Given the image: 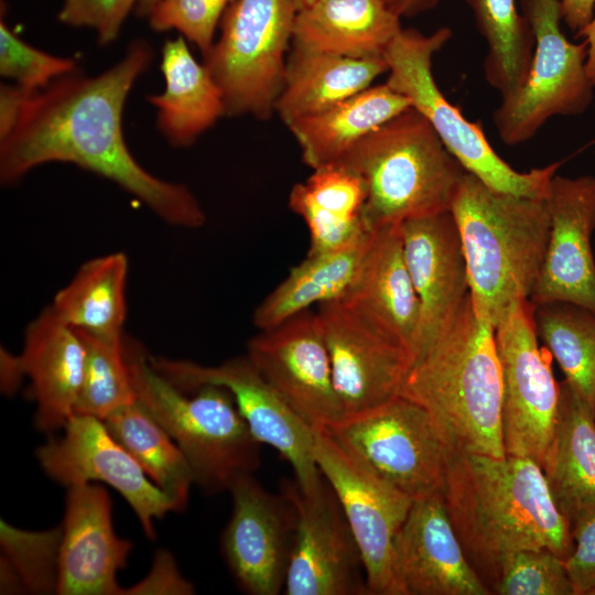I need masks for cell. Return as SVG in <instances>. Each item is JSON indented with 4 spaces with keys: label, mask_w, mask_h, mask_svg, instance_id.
Wrapping results in <instances>:
<instances>
[{
    "label": "cell",
    "mask_w": 595,
    "mask_h": 595,
    "mask_svg": "<svg viewBox=\"0 0 595 595\" xmlns=\"http://www.w3.org/2000/svg\"><path fill=\"white\" fill-rule=\"evenodd\" d=\"M543 473L572 530L595 510V409L565 381L560 383L555 434Z\"/></svg>",
    "instance_id": "25"
},
{
    "label": "cell",
    "mask_w": 595,
    "mask_h": 595,
    "mask_svg": "<svg viewBox=\"0 0 595 595\" xmlns=\"http://www.w3.org/2000/svg\"><path fill=\"white\" fill-rule=\"evenodd\" d=\"M137 0H64L58 13L62 23L89 26L97 32L98 42H113Z\"/></svg>",
    "instance_id": "40"
},
{
    "label": "cell",
    "mask_w": 595,
    "mask_h": 595,
    "mask_svg": "<svg viewBox=\"0 0 595 595\" xmlns=\"http://www.w3.org/2000/svg\"><path fill=\"white\" fill-rule=\"evenodd\" d=\"M405 262L420 316L414 361L443 333L469 294L466 261L451 212L413 218L400 225Z\"/></svg>",
    "instance_id": "20"
},
{
    "label": "cell",
    "mask_w": 595,
    "mask_h": 595,
    "mask_svg": "<svg viewBox=\"0 0 595 595\" xmlns=\"http://www.w3.org/2000/svg\"><path fill=\"white\" fill-rule=\"evenodd\" d=\"M247 357L286 404L314 430L344 418L316 313L306 310L260 332Z\"/></svg>",
    "instance_id": "17"
},
{
    "label": "cell",
    "mask_w": 595,
    "mask_h": 595,
    "mask_svg": "<svg viewBox=\"0 0 595 595\" xmlns=\"http://www.w3.org/2000/svg\"><path fill=\"white\" fill-rule=\"evenodd\" d=\"M325 430L355 461L413 499L443 493L454 452L432 414L398 396Z\"/></svg>",
    "instance_id": "9"
},
{
    "label": "cell",
    "mask_w": 595,
    "mask_h": 595,
    "mask_svg": "<svg viewBox=\"0 0 595 595\" xmlns=\"http://www.w3.org/2000/svg\"><path fill=\"white\" fill-rule=\"evenodd\" d=\"M160 66L165 89L147 100L158 109L156 126L167 142L188 147L225 116L221 90L182 36L165 41Z\"/></svg>",
    "instance_id": "29"
},
{
    "label": "cell",
    "mask_w": 595,
    "mask_h": 595,
    "mask_svg": "<svg viewBox=\"0 0 595 595\" xmlns=\"http://www.w3.org/2000/svg\"><path fill=\"white\" fill-rule=\"evenodd\" d=\"M365 201L363 178L340 163L314 169L306 181L296 183L289 207L307 226V255L340 250L369 235L361 216Z\"/></svg>",
    "instance_id": "28"
},
{
    "label": "cell",
    "mask_w": 595,
    "mask_h": 595,
    "mask_svg": "<svg viewBox=\"0 0 595 595\" xmlns=\"http://www.w3.org/2000/svg\"><path fill=\"white\" fill-rule=\"evenodd\" d=\"M401 29L383 0H318L296 12L291 45L354 58L383 56Z\"/></svg>",
    "instance_id": "26"
},
{
    "label": "cell",
    "mask_w": 595,
    "mask_h": 595,
    "mask_svg": "<svg viewBox=\"0 0 595 595\" xmlns=\"http://www.w3.org/2000/svg\"><path fill=\"white\" fill-rule=\"evenodd\" d=\"M502 374V440L506 454L545 467L555 434L560 383L551 355L539 347L530 301L508 311L495 326Z\"/></svg>",
    "instance_id": "11"
},
{
    "label": "cell",
    "mask_w": 595,
    "mask_h": 595,
    "mask_svg": "<svg viewBox=\"0 0 595 595\" xmlns=\"http://www.w3.org/2000/svg\"><path fill=\"white\" fill-rule=\"evenodd\" d=\"M538 336L565 382L595 409V312L570 302L532 304Z\"/></svg>",
    "instance_id": "35"
},
{
    "label": "cell",
    "mask_w": 595,
    "mask_h": 595,
    "mask_svg": "<svg viewBox=\"0 0 595 595\" xmlns=\"http://www.w3.org/2000/svg\"><path fill=\"white\" fill-rule=\"evenodd\" d=\"M451 213L472 302L495 327L513 306L530 301L548 246V201L497 192L466 172Z\"/></svg>",
    "instance_id": "4"
},
{
    "label": "cell",
    "mask_w": 595,
    "mask_h": 595,
    "mask_svg": "<svg viewBox=\"0 0 595 595\" xmlns=\"http://www.w3.org/2000/svg\"><path fill=\"white\" fill-rule=\"evenodd\" d=\"M85 350L76 331L50 305L26 327L22 354L14 357L21 377L31 380L35 425L51 433L75 414Z\"/></svg>",
    "instance_id": "23"
},
{
    "label": "cell",
    "mask_w": 595,
    "mask_h": 595,
    "mask_svg": "<svg viewBox=\"0 0 595 595\" xmlns=\"http://www.w3.org/2000/svg\"><path fill=\"white\" fill-rule=\"evenodd\" d=\"M497 595H575L565 560L547 548L526 549L502 567Z\"/></svg>",
    "instance_id": "37"
},
{
    "label": "cell",
    "mask_w": 595,
    "mask_h": 595,
    "mask_svg": "<svg viewBox=\"0 0 595 595\" xmlns=\"http://www.w3.org/2000/svg\"><path fill=\"white\" fill-rule=\"evenodd\" d=\"M562 21L575 32H581L593 19L595 0H560Z\"/></svg>",
    "instance_id": "44"
},
{
    "label": "cell",
    "mask_w": 595,
    "mask_h": 595,
    "mask_svg": "<svg viewBox=\"0 0 595 595\" xmlns=\"http://www.w3.org/2000/svg\"><path fill=\"white\" fill-rule=\"evenodd\" d=\"M399 595H489L469 564L448 517L443 493L413 500L394 539Z\"/></svg>",
    "instance_id": "21"
},
{
    "label": "cell",
    "mask_w": 595,
    "mask_h": 595,
    "mask_svg": "<svg viewBox=\"0 0 595 595\" xmlns=\"http://www.w3.org/2000/svg\"><path fill=\"white\" fill-rule=\"evenodd\" d=\"M574 548L565 560L575 595L595 592V510L572 528Z\"/></svg>",
    "instance_id": "41"
},
{
    "label": "cell",
    "mask_w": 595,
    "mask_h": 595,
    "mask_svg": "<svg viewBox=\"0 0 595 595\" xmlns=\"http://www.w3.org/2000/svg\"><path fill=\"white\" fill-rule=\"evenodd\" d=\"M401 18H412L434 9L440 0H383Z\"/></svg>",
    "instance_id": "45"
},
{
    "label": "cell",
    "mask_w": 595,
    "mask_h": 595,
    "mask_svg": "<svg viewBox=\"0 0 595 595\" xmlns=\"http://www.w3.org/2000/svg\"><path fill=\"white\" fill-rule=\"evenodd\" d=\"M296 9L292 0H236L204 65L221 90L225 115L260 120L282 89Z\"/></svg>",
    "instance_id": "8"
},
{
    "label": "cell",
    "mask_w": 595,
    "mask_h": 595,
    "mask_svg": "<svg viewBox=\"0 0 595 595\" xmlns=\"http://www.w3.org/2000/svg\"><path fill=\"white\" fill-rule=\"evenodd\" d=\"M372 234L340 250L307 255L256 307L253 325L259 331L271 328L313 304L343 298L356 279Z\"/></svg>",
    "instance_id": "31"
},
{
    "label": "cell",
    "mask_w": 595,
    "mask_h": 595,
    "mask_svg": "<svg viewBox=\"0 0 595 595\" xmlns=\"http://www.w3.org/2000/svg\"><path fill=\"white\" fill-rule=\"evenodd\" d=\"M236 0H161L151 11L152 30L178 31L194 43L203 56L214 45L215 31L228 8Z\"/></svg>",
    "instance_id": "39"
},
{
    "label": "cell",
    "mask_w": 595,
    "mask_h": 595,
    "mask_svg": "<svg viewBox=\"0 0 595 595\" xmlns=\"http://www.w3.org/2000/svg\"><path fill=\"white\" fill-rule=\"evenodd\" d=\"M281 493L292 504L296 519L284 594H369L359 548L327 480L304 490L295 479H286Z\"/></svg>",
    "instance_id": "14"
},
{
    "label": "cell",
    "mask_w": 595,
    "mask_h": 595,
    "mask_svg": "<svg viewBox=\"0 0 595 595\" xmlns=\"http://www.w3.org/2000/svg\"><path fill=\"white\" fill-rule=\"evenodd\" d=\"M444 504L466 559L490 594L516 552L547 548L566 560L571 526L532 459L453 452Z\"/></svg>",
    "instance_id": "2"
},
{
    "label": "cell",
    "mask_w": 595,
    "mask_h": 595,
    "mask_svg": "<svg viewBox=\"0 0 595 595\" xmlns=\"http://www.w3.org/2000/svg\"><path fill=\"white\" fill-rule=\"evenodd\" d=\"M343 298L394 336L414 360L420 307L400 225L374 231L356 279Z\"/></svg>",
    "instance_id": "24"
},
{
    "label": "cell",
    "mask_w": 595,
    "mask_h": 595,
    "mask_svg": "<svg viewBox=\"0 0 595 595\" xmlns=\"http://www.w3.org/2000/svg\"><path fill=\"white\" fill-rule=\"evenodd\" d=\"M387 72L383 56L354 58L292 46L274 112L288 126L367 89Z\"/></svg>",
    "instance_id": "27"
},
{
    "label": "cell",
    "mask_w": 595,
    "mask_h": 595,
    "mask_svg": "<svg viewBox=\"0 0 595 595\" xmlns=\"http://www.w3.org/2000/svg\"><path fill=\"white\" fill-rule=\"evenodd\" d=\"M318 0H292L296 11L307 8Z\"/></svg>",
    "instance_id": "48"
},
{
    "label": "cell",
    "mask_w": 595,
    "mask_h": 595,
    "mask_svg": "<svg viewBox=\"0 0 595 595\" xmlns=\"http://www.w3.org/2000/svg\"><path fill=\"white\" fill-rule=\"evenodd\" d=\"M102 421L113 439L182 511L194 477L184 454L163 426L138 401Z\"/></svg>",
    "instance_id": "33"
},
{
    "label": "cell",
    "mask_w": 595,
    "mask_h": 595,
    "mask_svg": "<svg viewBox=\"0 0 595 595\" xmlns=\"http://www.w3.org/2000/svg\"><path fill=\"white\" fill-rule=\"evenodd\" d=\"M149 593L193 594L194 588L181 576L172 556L167 552L161 551L155 556L149 576L138 586L123 591V594Z\"/></svg>",
    "instance_id": "42"
},
{
    "label": "cell",
    "mask_w": 595,
    "mask_h": 595,
    "mask_svg": "<svg viewBox=\"0 0 595 595\" xmlns=\"http://www.w3.org/2000/svg\"><path fill=\"white\" fill-rule=\"evenodd\" d=\"M536 45L523 85L501 98L493 113L499 139L517 145L532 139L553 116H578L591 106L595 85L586 71L587 44L561 30L560 0H520Z\"/></svg>",
    "instance_id": "10"
},
{
    "label": "cell",
    "mask_w": 595,
    "mask_h": 595,
    "mask_svg": "<svg viewBox=\"0 0 595 595\" xmlns=\"http://www.w3.org/2000/svg\"><path fill=\"white\" fill-rule=\"evenodd\" d=\"M316 314L344 416L400 396L414 360L394 336L345 298L320 304Z\"/></svg>",
    "instance_id": "15"
},
{
    "label": "cell",
    "mask_w": 595,
    "mask_h": 595,
    "mask_svg": "<svg viewBox=\"0 0 595 595\" xmlns=\"http://www.w3.org/2000/svg\"><path fill=\"white\" fill-rule=\"evenodd\" d=\"M400 396L424 407L454 452L506 455L502 374L491 322L470 295L409 370Z\"/></svg>",
    "instance_id": "3"
},
{
    "label": "cell",
    "mask_w": 595,
    "mask_h": 595,
    "mask_svg": "<svg viewBox=\"0 0 595 595\" xmlns=\"http://www.w3.org/2000/svg\"><path fill=\"white\" fill-rule=\"evenodd\" d=\"M452 34L447 26L429 35L415 29H401L383 53L388 66L386 84L408 98L466 172L497 192L548 198L550 182L561 163L528 172L515 170L493 149L482 128L467 120L439 88L432 71L433 56Z\"/></svg>",
    "instance_id": "7"
},
{
    "label": "cell",
    "mask_w": 595,
    "mask_h": 595,
    "mask_svg": "<svg viewBox=\"0 0 595 595\" xmlns=\"http://www.w3.org/2000/svg\"><path fill=\"white\" fill-rule=\"evenodd\" d=\"M152 57L150 44L134 40L101 74L75 69L29 95L15 127L0 140L1 183L13 184L44 163H72L115 182L170 225L202 227L206 216L191 190L142 167L123 138L126 99Z\"/></svg>",
    "instance_id": "1"
},
{
    "label": "cell",
    "mask_w": 595,
    "mask_h": 595,
    "mask_svg": "<svg viewBox=\"0 0 595 595\" xmlns=\"http://www.w3.org/2000/svg\"><path fill=\"white\" fill-rule=\"evenodd\" d=\"M313 454L359 548L368 593L399 595L394 539L414 499L355 461L325 430H315Z\"/></svg>",
    "instance_id": "13"
},
{
    "label": "cell",
    "mask_w": 595,
    "mask_h": 595,
    "mask_svg": "<svg viewBox=\"0 0 595 595\" xmlns=\"http://www.w3.org/2000/svg\"><path fill=\"white\" fill-rule=\"evenodd\" d=\"M123 348L137 401L177 444L194 484L210 494L229 490L260 467L262 443L227 389L205 385L187 397L152 367L141 344L125 335Z\"/></svg>",
    "instance_id": "6"
},
{
    "label": "cell",
    "mask_w": 595,
    "mask_h": 595,
    "mask_svg": "<svg viewBox=\"0 0 595 595\" xmlns=\"http://www.w3.org/2000/svg\"><path fill=\"white\" fill-rule=\"evenodd\" d=\"M594 595H595V592H594Z\"/></svg>",
    "instance_id": "49"
},
{
    "label": "cell",
    "mask_w": 595,
    "mask_h": 595,
    "mask_svg": "<svg viewBox=\"0 0 595 595\" xmlns=\"http://www.w3.org/2000/svg\"><path fill=\"white\" fill-rule=\"evenodd\" d=\"M29 95L17 85L0 86V140L8 137L15 127Z\"/></svg>",
    "instance_id": "43"
},
{
    "label": "cell",
    "mask_w": 595,
    "mask_h": 595,
    "mask_svg": "<svg viewBox=\"0 0 595 595\" xmlns=\"http://www.w3.org/2000/svg\"><path fill=\"white\" fill-rule=\"evenodd\" d=\"M128 272L129 261L123 252L90 259L55 294L51 306L74 329L122 337Z\"/></svg>",
    "instance_id": "32"
},
{
    "label": "cell",
    "mask_w": 595,
    "mask_h": 595,
    "mask_svg": "<svg viewBox=\"0 0 595 595\" xmlns=\"http://www.w3.org/2000/svg\"><path fill=\"white\" fill-rule=\"evenodd\" d=\"M152 367L183 392L205 385L227 389L253 435L290 463L304 490L315 489L324 477L314 458L315 430L302 420L246 356L217 366L149 354Z\"/></svg>",
    "instance_id": "12"
},
{
    "label": "cell",
    "mask_w": 595,
    "mask_h": 595,
    "mask_svg": "<svg viewBox=\"0 0 595 595\" xmlns=\"http://www.w3.org/2000/svg\"><path fill=\"white\" fill-rule=\"evenodd\" d=\"M386 83L367 89L286 127L310 167L336 164L368 133L410 108Z\"/></svg>",
    "instance_id": "30"
},
{
    "label": "cell",
    "mask_w": 595,
    "mask_h": 595,
    "mask_svg": "<svg viewBox=\"0 0 595 595\" xmlns=\"http://www.w3.org/2000/svg\"><path fill=\"white\" fill-rule=\"evenodd\" d=\"M485 37L488 52L484 77L501 98L516 93L524 83L536 45L533 29L516 0H464Z\"/></svg>",
    "instance_id": "34"
},
{
    "label": "cell",
    "mask_w": 595,
    "mask_h": 595,
    "mask_svg": "<svg viewBox=\"0 0 595 595\" xmlns=\"http://www.w3.org/2000/svg\"><path fill=\"white\" fill-rule=\"evenodd\" d=\"M63 429V435L36 450L46 475L67 488L91 482L111 486L131 506L145 536L154 539V520L178 511L174 500L148 477L102 420L74 414Z\"/></svg>",
    "instance_id": "16"
},
{
    "label": "cell",
    "mask_w": 595,
    "mask_h": 595,
    "mask_svg": "<svg viewBox=\"0 0 595 595\" xmlns=\"http://www.w3.org/2000/svg\"><path fill=\"white\" fill-rule=\"evenodd\" d=\"M161 0H137L136 12L141 17H149Z\"/></svg>",
    "instance_id": "47"
},
{
    "label": "cell",
    "mask_w": 595,
    "mask_h": 595,
    "mask_svg": "<svg viewBox=\"0 0 595 595\" xmlns=\"http://www.w3.org/2000/svg\"><path fill=\"white\" fill-rule=\"evenodd\" d=\"M77 69L73 58L60 57L25 43L6 21L0 22V74L29 94L46 88L57 78Z\"/></svg>",
    "instance_id": "38"
},
{
    "label": "cell",
    "mask_w": 595,
    "mask_h": 595,
    "mask_svg": "<svg viewBox=\"0 0 595 595\" xmlns=\"http://www.w3.org/2000/svg\"><path fill=\"white\" fill-rule=\"evenodd\" d=\"M85 350L82 387L75 414L105 420L137 401L123 338H109L75 329Z\"/></svg>",
    "instance_id": "36"
},
{
    "label": "cell",
    "mask_w": 595,
    "mask_h": 595,
    "mask_svg": "<svg viewBox=\"0 0 595 595\" xmlns=\"http://www.w3.org/2000/svg\"><path fill=\"white\" fill-rule=\"evenodd\" d=\"M67 489L56 593L123 594L117 573L126 565L132 544L115 533L108 491L91 483Z\"/></svg>",
    "instance_id": "22"
},
{
    "label": "cell",
    "mask_w": 595,
    "mask_h": 595,
    "mask_svg": "<svg viewBox=\"0 0 595 595\" xmlns=\"http://www.w3.org/2000/svg\"><path fill=\"white\" fill-rule=\"evenodd\" d=\"M576 36L584 37L587 44L586 71L595 85V13L591 22Z\"/></svg>",
    "instance_id": "46"
},
{
    "label": "cell",
    "mask_w": 595,
    "mask_h": 595,
    "mask_svg": "<svg viewBox=\"0 0 595 595\" xmlns=\"http://www.w3.org/2000/svg\"><path fill=\"white\" fill-rule=\"evenodd\" d=\"M338 163L364 181L361 216L370 231L451 212L466 173L412 107L368 133Z\"/></svg>",
    "instance_id": "5"
},
{
    "label": "cell",
    "mask_w": 595,
    "mask_h": 595,
    "mask_svg": "<svg viewBox=\"0 0 595 595\" xmlns=\"http://www.w3.org/2000/svg\"><path fill=\"white\" fill-rule=\"evenodd\" d=\"M229 491L232 510L221 536L225 561L244 592L278 595L284 588L295 510L282 493H269L252 474L239 477Z\"/></svg>",
    "instance_id": "18"
},
{
    "label": "cell",
    "mask_w": 595,
    "mask_h": 595,
    "mask_svg": "<svg viewBox=\"0 0 595 595\" xmlns=\"http://www.w3.org/2000/svg\"><path fill=\"white\" fill-rule=\"evenodd\" d=\"M547 201L549 239L530 302H570L595 312V176L555 174Z\"/></svg>",
    "instance_id": "19"
}]
</instances>
